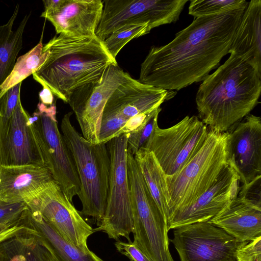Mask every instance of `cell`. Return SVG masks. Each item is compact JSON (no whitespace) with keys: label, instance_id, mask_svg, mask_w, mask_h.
Here are the masks:
<instances>
[{"label":"cell","instance_id":"6da1fadb","mask_svg":"<svg viewBox=\"0 0 261 261\" xmlns=\"http://www.w3.org/2000/svg\"><path fill=\"white\" fill-rule=\"evenodd\" d=\"M246 7L195 18L170 42L152 46L138 80L170 91L203 81L229 54Z\"/></svg>","mask_w":261,"mask_h":261},{"label":"cell","instance_id":"7a4b0ae2","mask_svg":"<svg viewBox=\"0 0 261 261\" xmlns=\"http://www.w3.org/2000/svg\"><path fill=\"white\" fill-rule=\"evenodd\" d=\"M261 74L233 53L200 85L195 101L198 118L210 128L225 132L257 105Z\"/></svg>","mask_w":261,"mask_h":261},{"label":"cell","instance_id":"3957f363","mask_svg":"<svg viewBox=\"0 0 261 261\" xmlns=\"http://www.w3.org/2000/svg\"><path fill=\"white\" fill-rule=\"evenodd\" d=\"M43 50L47 57L33 78L67 103L76 89L100 80L110 65L117 64L96 36L61 33L45 44Z\"/></svg>","mask_w":261,"mask_h":261},{"label":"cell","instance_id":"277c9868","mask_svg":"<svg viewBox=\"0 0 261 261\" xmlns=\"http://www.w3.org/2000/svg\"><path fill=\"white\" fill-rule=\"evenodd\" d=\"M73 112L66 113L61 123L62 135L71 151L81 183L78 195L81 214L91 217L99 225L106 210L109 190L110 159L106 143L92 144L72 124Z\"/></svg>","mask_w":261,"mask_h":261},{"label":"cell","instance_id":"5b68a950","mask_svg":"<svg viewBox=\"0 0 261 261\" xmlns=\"http://www.w3.org/2000/svg\"><path fill=\"white\" fill-rule=\"evenodd\" d=\"M227 133L208 128L206 139L195 154L176 173L166 175L168 222L175 212L192 204L216 181L227 165Z\"/></svg>","mask_w":261,"mask_h":261},{"label":"cell","instance_id":"8992f818","mask_svg":"<svg viewBox=\"0 0 261 261\" xmlns=\"http://www.w3.org/2000/svg\"><path fill=\"white\" fill-rule=\"evenodd\" d=\"M133 211L134 241L151 261H174L169 248L167 224L145 182L134 156L127 152Z\"/></svg>","mask_w":261,"mask_h":261},{"label":"cell","instance_id":"52a82bcc","mask_svg":"<svg viewBox=\"0 0 261 261\" xmlns=\"http://www.w3.org/2000/svg\"><path fill=\"white\" fill-rule=\"evenodd\" d=\"M31 119L45 166L72 203L80 193L81 183L71 151L58 126L55 104L39 102Z\"/></svg>","mask_w":261,"mask_h":261},{"label":"cell","instance_id":"ba28073f","mask_svg":"<svg viewBox=\"0 0 261 261\" xmlns=\"http://www.w3.org/2000/svg\"><path fill=\"white\" fill-rule=\"evenodd\" d=\"M129 134L114 138L106 143L110 159L107 205L103 217L94 231L106 233L110 239L125 238L132 242L133 211L127 171V148Z\"/></svg>","mask_w":261,"mask_h":261},{"label":"cell","instance_id":"9c48e42d","mask_svg":"<svg viewBox=\"0 0 261 261\" xmlns=\"http://www.w3.org/2000/svg\"><path fill=\"white\" fill-rule=\"evenodd\" d=\"M175 93V91L144 84L133 77L124 82L115 90L105 105L101 117L99 143H106L118 137L128 120L160 107Z\"/></svg>","mask_w":261,"mask_h":261},{"label":"cell","instance_id":"30bf717a","mask_svg":"<svg viewBox=\"0 0 261 261\" xmlns=\"http://www.w3.org/2000/svg\"><path fill=\"white\" fill-rule=\"evenodd\" d=\"M207 126L196 116H187L168 128L156 125L144 148L154 155L167 176L180 170L203 144Z\"/></svg>","mask_w":261,"mask_h":261},{"label":"cell","instance_id":"8fae6325","mask_svg":"<svg viewBox=\"0 0 261 261\" xmlns=\"http://www.w3.org/2000/svg\"><path fill=\"white\" fill-rule=\"evenodd\" d=\"M187 0H105L95 35L103 41L119 28L132 24L147 23L151 31L176 22Z\"/></svg>","mask_w":261,"mask_h":261},{"label":"cell","instance_id":"7c38bea8","mask_svg":"<svg viewBox=\"0 0 261 261\" xmlns=\"http://www.w3.org/2000/svg\"><path fill=\"white\" fill-rule=\"evenodd\" d=\"M171 242L180 261H237L241 242L208 221L176 227Z\"/></svg>","mask_w":261,"mask_h":261},{"label":"cell","instance_id":"4fadbf2b","mask_svg":"<svg viewBox=\"0 0 261 261\" xmlns=\"http://www.w3.org/2000/svg\"><path fill=\"white\" fill-rule=\"evenodd\" d=\"M29 208L38 211L43 218L66 241L88 251L87 240L94 232L53 179L28 198Z\"/></svg>","mask_w":261,"mask_h":261},{"label":"cell","instance_id":"5bb4252c","mask_svg":"<svg viewBox=\"0 0 261 261\" xmlns=\"http://www.w3.org/2000/svg\"><path fill=\"white\" fill-rule=\"evenodd\" d=\"M132 77L118 66L110 65L102 78L76 89L68 103L80 126L83 137L92 144H98L103 110L115 90Z\"/></svg>","mask_w":261,"mask_h":261},{"label":"cell","instance_id":"9a60e30c","mask_svg":"<svg viewBox=\"0 0 261 261\" xmlns=\"http://www.w3.org/2000/svg\"><path fill=\"white\" fill-rule=\"evenodd\" d=\"M44 166L31 116L20 99L10 119L0 123V166Z\"/></svg>","mask_w":261,"mask_h":261},{"label":"cell","instance_id":"2e32d148","mask_svg":"<svg viewBox=\"0 0 261 261\" xmlns=\"http://www.w3.org/2000/svg\"><path fill=\"white\" fill-rule=\"evenodd\" d=\"M233 126L227 133V162L246 185L261 176L260 117L249 114Z\"/></svg>","mask_w":261,"mask_h":261},{"label":"cell","instance_id":"e0dca14e","mask_svg":"<svg viewBox=\"0 0 261 261\" xmlns=\"http://www.w3.org/2000/svg\"><path fill=\"white\" fill-rule=\"evenodd\" d=\"M239 182L237 173L227 164L211 187L192 204L172 216L167 224L168 231L178 227L209 221L238 194Z\"/></svg>","mask_w":261,"mask_h":261},{"label":"cell","instance_id":"ac0fdd59","mask_svg":"<svg viewBox=\"0 0 261 261\" xmlns=\"http://www.w3.org/2000/svg\"><path fill=\"white\" fill-rule=\"evenodd\" d=\"M101 0H63L52 11H43L40 16L49 21L57 34L75 37H93L101 16Z\"/></svg>","mask_w":261,"mask_h":261},{"label":"cell","instance_id":"d6986e66","mask_svg":"<svg viewBox=\"0 0 261 261\" xmlns=\"http://www.w3.org/2000/svg\"><path fill=\"white\" fill-rule=\"evenodd\" d=\"M54 179L44 166H0V200L8 203L24 202Z\"/></svg>","mask_w":261,"mask_h":261},{"label":"cell","instance_id":"ffe728a7","mask_svg":"<svg viewBox=\"0 0 261 261\" xmlns=\"http://www.w3.org/2000/svg\"><path fill=\"white\" fill-rule=\"evenodd\" d=\"M208 222L241 242H249L261 236V209L243 201L238 194Z\"/></svg>","mask_w":261,"mask_h":261},{"label":"cell","instance_id":"44dd1931","mask_svg":"<svg viewBox=\"0 0 261 261\" xmlns=\"http://www.w3.org/2000/svg\"><path fill=\"white\" fill-rule=\"evenodd\" d=\"M233 53L261 74V1L251 0L237 29L229 54Z\"/></svg>","mask_w":261,"mask_h":261},{"label":"cell","instance_id":"7402d4cb","mask_svg":"<svg viewBox=\"0 0 261 261\" xmlns=\"http://www.w3.org/2000/svg\"><path fill=\"white\" fill-rule=\"evenodd\" d=\"M26 217L56 261H104L92 251L82 250L64 239L38 211L28 207Z\"/></svg>","mask_w":261,"mask_h":261},{"label":"cell","instance_id":"603a6c76","mask_svg":"<svg viewBox=\"0 0 261 261\" xmlns=\"http://www.w3.org/2000/svg\"><path fill=\"white\" fill-rule=\"evenodd\" d=\"M0 261H56L33 229L0 243Z\"/></svg>","mask_w":261,"mask_h":261},{"label":"cell","instance_id":"cb8c5ba5","mask_svg":"<svg viewBox=\"0 0 261 261\" xmlns=\"http://www.w3.org/2000/svg\"><path fill=\"white\" fill-rule=\"evenodd\" d=\"M134 156L148 190L167 224L169 217V197L166 174L153 154L148 149L142 147Z\"/></svg>","mask_w":261,"mask_h":261},{"label":"cell","instance_id":"d4e9b609","mask_svg":"<svg viewBox=\"0 0 261 261\" xmlns=\"http://www.w3.org/2000/svg\"><path fill=\"white\" fill-rule=\"evenodd\" d=\"M17 4L14 12L5 24L0 25V86L12 72L17 56L22 47V38L25 25L31 15H26L18 28L13 31V25L19 11Z\"/></svg>","mask_w":261,"mask_h":261},{"label":"cell","instance_id":"484cf974","mask_svg":"<svg viewBox=\"0 0 261 261\" xmlns=\"http://www.w3.org/2000/svg\"><path fill=\"white\" fill-rule=\"evenodd\" d=\"M42 39L43 33L34 48L17 58L12 72L0 86V97L10 88L33 74L45 61L48 53L43 50Z\"/></svg>","mask_w":261,"mask_h":261},{"label":"cell","instance_id":"4316f807","mask_svg":"<svg viewBox=\"0 0 261 261\" xmlns=\"http://www.w3.org/2000/svg\"><path fill=\"white\" fill-rule=\"evenodd\" d=\"M150 32L147 23L126 24L113 32L102 41L111 57L116 60L118 54L128 42Z\"/></svg>","mask_w":261,"mask_h":261},{"label":"cell","instance_id":"83f0119b","mask_svg":"<svg viewBox=\"0 0 261 261\" xmlns=\"http://www.w3.org/2000/svg\"><path fill=\"white\" fill-rule=\"evenodd\" d=\"M245 0H192L189 6V14L195 18L212 15L246 7Z\"/></svg>","mask_w":261,"mask_h":261},{"label":"cell","instance_id":"f1b7e54d","mask_svg":"<svg viewBox=\"0 0 261 261\" xmlns=\"http://www.w3.org/2000/svg\"><path fill=\"white\" fill-rule=\"evenodd\" d=\"M161 110L159 108L144 125L135 132L129 134L127 148L128 152L134 155L141 148L144 146L155 126L158 125V120Z\"/></svg>","mask_w":261,"mask_h":261},{"label":"cell","instance_id":"f546056e","mask_svg":"<svg viewBox=\"0 0 261 261\" xmlns=\"http://www.w3.org/2000/svg\"><path fill=\"white\" fill-rule=\"evenodd\" d=\"M21 83L10 88L0 97V123L7 121L16 107L20 99Z\"/></svg>","mask_w":261,"mask_h":261},{"label":"cell","instance_id":"4dcf8cb0","mask_svg":"<svg viewBox=\"0 0 261 261\" xmlns=\"http://www.w3.org/2000/svg\"><path fill=\"white\" fill-rule=\"evenodd\" d=\"M238 196L248 204L261 209V176L240 187Z\"/></svg>","mask_w":261,"mask_h":261},{"label":"cell","instance_id":"1f68e13d","mask_svg":"<svg viewBox=\"0 0 261 261\" xmlns=\"http://www.w3.org/2000/svg\"><path fill=\"white\" fill-rule=\"evenodd\" d=\"M24 214V212L17 221L0 223V243L33 229L29 225Z\"/></svg>","mask_w":261,"mask_h":261},{"label":"cell","instance_id":"d6a6232c","mask_svg":"<svg viewBox=\"0 0 261 261\" xmlns=\"http://www.w3.org/2000/svg\"><path fill=\"white\" fill-rule=\"evenodd\" d=\"M237 261H261V236L239 247Z\"/></svg>","mask_w":261,"mask_h":261},{"label":"cell","instance_id":"836d02e7","mask_svg":"<svg viewBox=\"0 0 261 261\" xmlns=\"http://www.w3.org/2000/svg\"><path fill=\"white\" fill-rule=\"evenodd\" d=\"M28 207L24 202L12 203L0 200V223L18 221Z\"/></svg>","mask_w":261,"mask_h":261},{"label":"cell","instance_id":"e575fe53","mask_svg":"<svg viewBox=\"0 0 261 261\" xmlns=\"http://www.w3.org/2000/svg\"><path fill=\"white\" fill-rule=\"evenodd\" d=\"M114 244L117 250L127 257L130 261H151L132 242L125 243L119 241Z\"/></svg>","mask_w":261,"mask_h":261},{"label":"cell","instance_id":"d590c367","mask_svg":"<svg viewBox=\"0 0 261 261\" xmlns=\"http://www.w3.org/2000/svg\"><path fill=\"white\" fill-rule=\"evenodd\" d=\"M40 100L41 103L46 105H53L54 97L51 92L47 88L43 87V90L39 93Z\"/></svg>","mask_w":261,"mask_h":261},{"label":"cell","instance_id":"8d00e7d4","mask_svg":"<svg viewBox=\"0 0 261 261\" xmlns=\"http://www.w3.org/2000/svg\"><path fill=\"white\" fill-rule=\"evenodd\" d=\"M63 0H43L44 11H52L57 9L62 4Z\"/></svg>","mask_w":261,"mask_h":261}]
</instances>
